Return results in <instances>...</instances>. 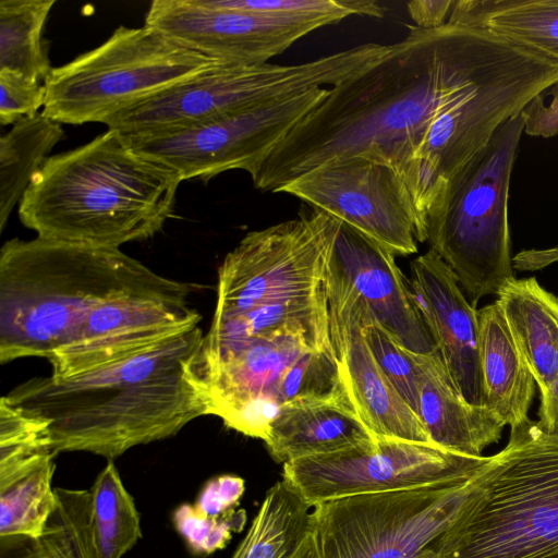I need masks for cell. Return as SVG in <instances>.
<instances>
[{"instance_id":"1","label":"cell","mask_w":558,"mask_h":558,"mask_svg":"<svg viewBox=\"0 0 558 558\" xmlns=\"http://www.w3.org/2000/svg\"><path fill=\"white\" fill-rule=\"evenodd\" d=\"M409 32L376 63L340 84L278 143L251 178L278 191L340 158L367 157L401 178L428 124L477 99L537 97L558 84V61L490 29Z\"/></svg>"},{"instance_id":"2","label":"cell","mask_w":558,"mask_h":558,"mask_svg":"<svg viewBox=\"0 0 558 558\" xmlns=\"http://www.w3.org/2000/svg\"><path fill=\"white\" fill-rule=\"evenodd\" d=\"M199 326L118 363L65 379L31 378L5 400L43 421L52 449L113 461L210 415L198 372Z\"/></svg>"},{"instance_id":"3","label":"cell","mask_w":558,"mask_h":558,"mask_svg":"<svg viewBox=\"0 0 558 558\" xmlns=\"http://www.w3.org/2000/svg\"><path fill=\"white\" fill-rule=\"evenodd\" d=\"M182 180L108 129L50 156L19 204L37 236L100 247L153 238L172 216Z\"/></svg>"},{"instance_id":"4","label":"cell","mask_w":558,"mask_h":558,"mask_svg":"<svg viewBox=\"0 0 558 558\" xmlns=\"http://www.w3.org/2000/svg\"><path fill=\"white\" fill-rule=\"evenodd\" d=\"M177 281L120 248L11 239L0 250V362L48 361L98 305Z\"/></svg>"},{"instance_id":"5","label":"cell","mask_w":558,"mask_h":558,"mask_svg":"<svg viewBox=\"0 0 558 558\" xmlns=\"http://www.w3.org/2000/svg\"><path fill=\"white\" fill-rule=\"evenodd\" d=\"M446 558H558V430L510 428L471 477Z\"/></svg>"},{"instance_id":"6","label":"cell","mask_w":558,"mask_h":558,"mask_svg":"<svg viewBox=\"0 0 558 558\" xmlns=\"http://www.w3.org/2000/svg\"><path fill=\"white\" fill-rule=\"evenodd\" d=\"M198 372L210 415L262 440L288 404L351 399L331 342L330 319L287 327L220 351L201 348Z\"/></svg>"},{"instance_id":"7","label":"cell","mask_w":558,"mask_h":558,"mask_svg":"<svg viewBox=\"0 0 558 558\" xmlns=\"http://www.w3.org/2000/svg\"><path fill=\"white\" fill-rule=\"evenodd\" d=\"M524 125L523 111L501 124L447 182L426 216V241L475 308L514 278L508 197Z\"/></svg>"},{"instance_id":"8","label":"cell","mask_w":558,"mask_h":558,"mask_svg":"<svg viewBox=\"0 0 558 558\" xmlns=\"http://www.w3.org/2000/svg\"><path fill=\"white\" fill-rule=\"evenodd\" d=\"M385 53L367 43L298 64H218L104 121L126 137L183 130L315 88H330L361 73Z\"/></svg>"},{"instance_id":"9","label":"cell","mask_w":558,"mask_h":558,"mask_svg":"<svg viewBox=\"0 0 558 558\" xmlns=\"http://www.w3.org/2000/svg\"><path fill=\"white\" fill-rule=\"evenodd\" d=\"M223 62L143 25H120L98 47L52 68L41 113L60 124L109 117Z\"/></svg>"},{"instance_id":"10","label":"cell","mask_w":558,"mask_h":558,"mask_svg":"<svg viewBox=\"0 0 558 558\" xmlns=\"http://www.w3.org/2000/svg\"><path fill=\"white\" fill-rule=\"evenodd\" d=\"M471 478L332 499L313 507L323 558H446Z\"/></svg>"},{"instance_id":"11","label":"cell","mask_w":558,"mask_h":558,"mask_svg":"<svg viewBox=\"0 0 558 558\" xmlns=\"http://www.w3.org/2000/svg\"><path fill=\"white\" fill-rule=\"evenodd\" d=\"M340 226V220L312 207L295 219L248 232L218 269L214 315L324 291Z\"/></svg>"},{"instance_id":"12","label":"cell","mask_w":558,"mask_h":558,"mask_svg":"<svg viewBox=\"0 0 558 558\" xmlns=\"http://www.w3.org/2000/svg\"><path fill=\"white\" fill-rule=\"evenodd\" d=\"M485 460L434 444L378 438L371 446L287 462L282 481L314 507L354 495L465 482Z\"/></svg>"},{"instance_id":"13","label":"cell","mask_w":558,"mask_h":558,"mask_svg":"<svg viewBox=\"0 0 558 558\" xmlns=\"http://www.w3.org/2000/svg\"><path fill=\"white\" fill-rule=\"evenodd\" d=\"M327 87L170 133L126 137L130 145L182 181L244 170L253 178L275 146L327 95Z\"/></svg>"},{"instance_id":"14","label":"cell","mask_w":558,"mask_h":558,"mask_svg":"<svg viewBox=\"0 0 558 558\" xmlns=\"http://www.w3.org/2000/svg\"><path fill=\"white\" fill-rule=\"evenodd\" d=\"M278 193L307 203L391 252H417L421 233L410 194L396 170L367 157L340 158L294 179Z\"/></svg>"},{"instance_id":"15","label":"cell","mask_w":558,"mask_h":558,"mask_svg":"<svg viewBox=\"0 0 558 558\" xmlns=\"http://www.w3.org/2000/svg\"><path fill=\"white\" fill-rule=\"evenodd\" d=\"M190 293L187 283L177 281L98 305L48 360L50 376L65 379L118 363L199 326L202 315L190 305Z\"/></svg>"},{"instance_id":"16","label":"cell","mask_w":558,"mask_h":558,"mask_svg":"<svg viewBox=\"0 0 558 558\" xmlns=\"http://www.w3.org/2000/svg\"><path fill=\"white\" fill-rule=\"evenodd\" d=\"M328 304H360L405 350H437L396 256L341 222L326 275Z\"/></svg>"},{"instance_id":"17","label":"cell","mask_w":558,"mask_h":558,"mask_svg":"<svg viewBox=\"0 0 558 558\" xmlns=\"http://www.w3.org/2000/svg\"><path fill=\"white\" fill-rule=\"evenodd\" d=\"M144 24L192 50L239 65L266 63L315 31L270 15L211 7L205 0H154Z\"/></svg>"},{"instance_id":"18","label":"cell","mask_w":558,"mask_h":558,"mask_svg":"<svg viewBox=\"0 0 558 558\" xmlns=\"http://www.w3.org/2000/svg\"><path fill=\"white\" fill-rule=\"evenodd\" d=\"M420 313L461 396L484 405L477 310L449 266L430 248L411 263Z\"/></svg>"},{"instance_id":"19","label":"cell","mask_w":558,"mask_h":558,"mask_svg":"<svg viewBox=\"0 0 558 558\" xmlns=\"http://www.w3.org/2000/svg\"><path fill=\"white\" fill-rule=\"evenodd\" d=\"M331 342L354 409L378 438L432 444L420 417L378 366L357 311L329 307Z\"/></svg>"},{"instance_id":"20","label":"cell","mask_w":558,"mask_h":558,"mask_svg":"<svg viewBox=\"0 0 558 558\" xmlns=\"http://www.w3.org/2000/svg\"><path fill=\"white\" fill-rule=\"evenodd\" d=\"M420 373L418 417L432 444L482 457L501 438L505 425L485 407L470 404L453 383L438 350L414 353Z\"/></svg>"},{"instance_id":"21","label":"cell","mask_w":558,"mask_h":558,"mask_svg":"<svg viewBox=\"0 0 558 558\" xmlns=\"http://www.w3.org/2000/svg\"><path fill=\"white\" fill-rule=\"evenodd\" d=\"M351 399H328L283 407L270 422L264 442L279 463L375 444Z\"/></svg>"},{"instance_id":"22","label":"cell","mask_w":558,"mask_h":558,"mask_svg":"<svg viewBox=\"0 0 558 558\" xmlns=\"http://www.w3.org/2000/svg\"><path fill=\"white\" fill-rule=\"evenodd\" d=\"M484 405L505 426L529 420L536 383L497 302L477 310Z\"/></svg>"},{"instance_id":"23","label":"cell","mask_w":558,"mask_h":558,"mask_svg":"<svg viewBox=\"0 0 558 558\" xmlns=\"http://www.w3.org/2000/svg\"><path fill=\"white\" fill-rule=\"evenodd\" d=\"M496 302L541 397L545 396L558 373V296L534 277H514L499 289Z\"/></svg>"},{"instance_id":"24","label":"cell","mask_w":558,"mask_h":558,"mask_svg":"<svg viewBox=\"0 0 558 558\" xmlns=\"http://www.w3.org/2000/svg\"><path fill=\"white\" fill-rule=\"evenodd\" d=\"M231 558H323L313 507L284 481L277 482Z\"/></svg>"},{"instance_id":"25","label":"cell","mask_w":558,"mask_h":558,"mask_svg":"<svg viewBox=\"0 0 558 558\" xmlns=\"http://www.w3.org/2000/svg\"><path fill=\"white\" fill-rule=\"evenodd\" d=\"M447 23L490 29L558 61V0H458Z\"/></svg>"},{"instance_id":"26","label":"cell","mask_w":558,"mask_h":558,"mask_svg":"<svg viewBox=\"0 0 558 558\" xmlns=\"http://www.w3.org/2000/svg\"><path fill=\"white\" fill-rule=\"evenodd\" d=\"M60 123L41 112L13 124L0 137V230L20 204L33 177L50 157L49 153L63 136Z\"/></svg>"},{"instance_id":"27","label":"cell","mask_w":558,"mask_h":558,"mask_svg":"<svg viewBox=\"0 0 558 558\" xmlns=\"http://www.w3.org/2000/svg\"><path fill=\"white\" fill-rule=\"evenodd\" d=\"M56 0L0 1V72L45 82L52 70L44 31Z\"/></svg>"},{"instance_id":"28","label":"cell","mask_w":558,"mask_h":558,"mask_svg":"<svg viewBox=\"0 0 558 558\" xmlns=\"http://www.w3.org/2000/svg\"><path fill=\"white\" fill-rule=\"evenodd\" d=\"M92 521L99 558H122L142 538L140 513L113 461L90 489Z\"/></svg>"},{"instance_id":"29","label":"cell","mask_w":558,"mask_h":558,"mask_svg":"<svg viewBox=\"0 0 558 558\" xmlns=\"http://www.w3.org/2000/svg\"><path fill=\"white\" fill-rule=\"evenodd\" d=\"M54 458L0 489V536L39 538L56 506Z\"/></svg>"},{"instance_id":"30","label":"cell","mask_w":558,"mask_h":558,"mask_svg":"<svg viewBox=\"0 0 558 558\" xmlns=\"http://www.w3.org/2000/svg\"><path fill=\"white\" fill-rule=\"evenodd\" d=\"M38 539L43 558H99L90 490L56 487V506Z\"/></svg>"},{"instance_id":"31","label":"cell","mask_w":558,"mask_h":558,"mask_svg":"<svg viewBox=\"0 0 558 558\" xmlns=\"http://www.w3.org/2000/svg\"><path fill=\"white\" fill-rule=\"evenodd\" d=\"M46 424L0 400V489L54 458Z\"/></svg>"},{"instance_id":"32","label":"cell","mask_w":558,"mask_h":558,"mask_svg":"<svg viewBox=\"0 0 558 558\" xmlns=\"http://www.w3.org/2000/svg\"><path fill=\"white\" fill-rule=\"evenodd\" d=\"M208 5L265 14L315 29L350 15L383 17L386 8L374 0H205Z\"/></svg>"},{"instance_id":"33","label":"cell","mask_w":558,"mask_h":558,"mask_svg":"<svg viewBox=\"0 0 558 558\" xmlns=\"http://www.w3.org/2000/svg\"><path fill=\"white\" fill-rule=\"evenodd\" d=\"M361 323L365 340L378 366L418 416L420 373L414 353L402 348L375 322L371 313H366Z\"/></svg>"},{"instance_id":"34","label":"cell","mask_w":558,"mask_h":558,"mask_svg":"<svg viewBox=\"0 0 558 558\" xmlns=\"http://www.w3.org/2000/svg\"><path fill=\"white\" fill-rule=\"evenodd\" d=\"M172 520L177 532L191 551L207 556L217 549H222L230 541L232 532L243 529L246 514L243 509H240L215 519L199 513L193 505L182 504L174 510Z\"/></svg>"},{"instance_id":"35","label":"cell","mask_w":558,"mask_h":558,"mask_svg":"<svg viewBox=\"0 0 558 558\" xmlns=\"http://www.w3.org/2000/svg\"><path fill=\"white\" fill-rule=\"evenodd\" d=\"M46 101L44 83L33 82L10 72H0V124H15L17 121L38 114Z\"/></svg>"},{"instance_id":"36","label":"cell","mask_w":558,"mask_h":558,"mask_svg":"<svg viewBox=\"0 0 558 558\" xmlns=\"http://www.w3.org/2000/svg\"><path fill=\"white\" fill-rule=\"evenodd\" d=\"M243 493V478L229 474L216 476L204 485L193 506L206 517L222 518L234 511Z\"/></svg>"},{"instance_id":"37","label":"cell","mask_w":558,"mask_h":558,"mask_svg":"<svg viewBox=\"0 0 558 558\" xmlns=\"http://www.w3.org/2000/svg\"><path fill=\"white\" fill-rule=\"evenodd\" d=\"M551 106L546 108L542 95L535 97L523 110L525 114L524 132L529 135L551 136L558 134V84Z\"/></svg>"},{"instance_id":"38","label":"cell","mask_w":558,"mask_h":558,"mask_svg":"<svg viewBox=\"0 0 558 558\" xmlns=\"http://www.w3.org/2000/svg\"><path fill=\"white\" fill-rule=\"evenodd\" d=\"M454 0H412L407 11L415 26L424 29L437 28L448 22Z\"/></svg>"},{"instance_id":"39","label":"cell","mask_w":558,"mask_h":558,"mask_svg":"<svg viewBox=\"0 0 558 558\" xmlns=\"http://www.w3.org/2000/svg\"><path fill=\"white\" fill-rule=\"evenodd\" d=\"M0 558H43L37 538L26 535H1Z\"/></svg>"},{"instance_id":"40","label":"cell","mask_w":558,"mask_h":558,"mask_svg":"<svg viewBox=\"0 0 558 558\" xmlns=\"http://www.w3.org/2000/svg\"><path fill=\"white\" fill-rule=\"evenodd\" d=\"M558 263V244L548 248H532L519 252L512 258L518 270L534 271Z\"/></svg>"},{"instance_id":"41","label":"cell","mask_w":558,"mask_h":558,"mask_svg":"<svg viewBox=\"0 0 558 558\" xmlns=\"http://www.w3.org/2000/svg\"><path fill=\"white\" fill-rule=\"evenodd\" d=\"M537 424L545 430H558V373L550 390L541 397Z\"/></svg>"}]
</instances>
